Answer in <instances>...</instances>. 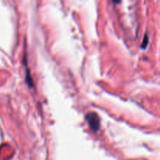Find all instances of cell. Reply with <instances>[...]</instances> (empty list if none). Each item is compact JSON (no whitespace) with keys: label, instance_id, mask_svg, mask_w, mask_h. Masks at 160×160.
<instances>
[{"label":"cell","instance_id":"6da1fadb","mask_svg":"<svg viewBox=\"0 0 160 160\" xmlns=\"http://www.w3.org/2000/svg\"><path fill=\"white\" fill-rule=\"evenodd\" d=\"M86 121L90 128L94 132H97L100 128V119L95 112H89L85 116Z\"/></svg>","mask_w":160,"mask_h":160},{"label":"cell","instance_id":"7a4b0ae2","mask_svg":"<svg viewBox=\"0 0 160 160\" xmlns=\"http://www.w3.org/2000/svg\"><path fill=\"white\" fill-rule=\"evenodd\" d=\"M148 37L147 35H145V38H144V40H143V42H142V49L146 48V46L148 45Z\"/></svg>","mask_w":160,"mask_h":160},{"label":"cell","instance_id":"3957f363","mask_svg":"<svg viewBox=\"0 0 160 160\" xmlns=\"http://www.w3.org/2000/svg\"><path fill=\"white\" fill-rule=\"evenodd\" d=\"M112 1H113L114 3H116V4H117V3H120L121 0H112Z\"/></svg>","mask_w":160,"mask_h":160}]
</instances>
